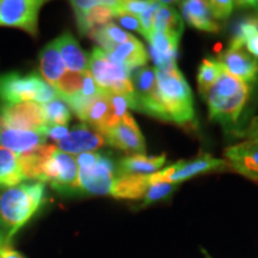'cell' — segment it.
I'll return each mask as SVG.
<instances>
[{
  "instance_id": "obj_40",
  "label": "cell",
  "mask_w": 258,
  "mask_h": 258,
  "mask_svg": "<svg viewBox=\"0 0 258 258\" xmlns=\"http://www.w3.org/2000/svg\"><path fill=\"white\" fill-rule=\"evenodd\" d=\"M247 50L250 51V54L254 57H258V34L253 35L252 37H250L249 40L245 43Z\"/></svg>"
},
{
  "instance_id": "obj_38",
  "label": "cell",
  "mask_w": 258,
  "mask_h": 258,
  "mask_svg": "<svg viewBox=\"0 0 258 258\" xmlns=\"http://www.w3.org/2000/svg\"><path fill=\"white\" fill-rule=\"evenodd\" d=\"M116 18L118 19V22H120L122 27L131 29V30L138 31L139 34L143 35V27H141L140 19H139V17H134V16H129V15H121Z\"/></svg>"
},
{
  "instance_id": "obj_19",
  "label": "cell",
  "mask_w": 258,
  "mask_h": 258,
  "mask_svg": "<svg viewBox=\"0 0 258 258\" xmlns=\"http://www.w3.org/2000/svg\"><path fill=\"white\" fill-rule=\"evenodd\" d=\"M180 38L164 34V32H153L148 38L152 51V57L157 64V69H167L177 66L176 59L178 53V43Z\"/></svg>"
},
{
  "instance_id": "obj_26",
  "label": "cell",
  "mask_w": 258,
  "mask_h": 258,
  "mask_svg": "<svg viewBox=\"0 0 258 258\" xmlns=\"http://www.w3.org/2000/svg\"><path fill=\"white\" fill-rule=\"evenodd\" d=\"M90 36L99 44V48L106 54H110L116 47L123 44L133 35L124 31L117 24L108 23L101 28H97L90 32Z\"/></svg>"
},
{
  "instance_id": "obj_33",
  "label": "cell",
  "mask_w": 258,
  "mask_h": 258,
  "mask_svg": "<svg viewBox=\"0 0 258 258\" xmlns=\"http://www.w3.org/2000/svg\"><path fill=\"white\" fill-rule=\"evenodd\" d=\"M179 184H173V183H166V182H157L150 185L146 195L144 198V202L141 207H147V206L153 205L159 201H163L171 196L173 191L177 189Z\"/></svg>"
},
{
  "instance_id": "obj_4",
  "label": "cell",
  "mask_w": 258,
  "mask_h": 258,
  "mask_svg": "<svg viewBox=\"0 0 258 258\" xmlns=\"http://www.w3.org/2000/svg\"><path fill=\"white\" fill-rule=\"evenodd\" d=\"M56 98L55 89L36 72H9L0 76V101L4 104L30 101L46 104Z\"/></svg>"
},
{
  "instance_id": "obj_20",
  "label": "cell",
  "mask_w": 258,
  "mask_h": 258,
  "mask_svg": "<svg viewBox=\"0 0 258 258\" xmlns=\"http://www.w3.org/2000/svg\"><path fill=\"white\" fill-rule=\"evenodd\" d=\"M165 161V154H159V156L132 154L118 161L116 175H152L161 170Z\"/></svg>"
},
{
  "instance_id": "obj_21",
  "label": "cell",
  "mask_w": 258,
  "mask_h": 258,
  "mask_svg": "<svg viewBox=\"0 0 258 258\" xmlns=\"http://www.w3.org/2000/svg\"><path fill=\"white\" fill-rule=\"evenodd\" d=\"M57 49L62 57L64 66L71 72H85L89 69V57L82 49L80 44L71 32H63L61 36L55 38Z\"/></svg>"
},
{
  "instance_id": "obj_39",
  "label": "cell",
  "mask_w": 258,
  "mask_h": 258,
  "mask_svg": "<svg viewBox=\"0 0 258 258\" xmlns=\"http://www.w3.org/2000/svg\"><path fill=\"white\" fill-rule=\"evenodd\" d=\"M69 129L67 127H62V125H48L46 129L47 138L53 139V140H62L69 135Z\"/></svg>"
},
{
  "instance_id": "obj_1",
  "label": "cell",
  "mask_w": 258,
  "mask_h": 258,
  "mask_svg": "<svg viewBox=\"0 0 258 258\" xmlns=\"http://www.w3.org/2000/svg\"><path fill=\"white\" fill-rule=\"evenodd\" d=\"M44 202V183H22L0 190V233L11 241Z\"/></svg>"
},
{
  "instance_id": "obj_27",
  "label": "cell",
  "mask_w": 258,
  "mask_h": 258,
  "mask_svg": "<svg viewBox=\"0 0 258 258\" xmlns=\"http://www.w3.org/2000/svg\"><path fill=\"white\" fill-rule=\"evenodd\" d=\"M166 4L169 3L163 2V5L158 10L156 18H154L153 32H164V34L180 38L183 29H184L182 16L175 9Z\"/></svg>"
},
{
  "instance_id": "obj_36",
  "label": "cell",
  "mask_w": 258,
  "mask_h": 258,
  "mask_svg": "<svg viewBox=\"0 0 258 258\" xmlns=\"http://www.w3.org/2000/svg\"><path fill=\"white\" fill-rule=\"evenodd\" d=\"M207 4L211 9L212 15L217 21H225L227 19L233 12L235 8V2H230V0H212L207 2Z\"/></svg>"
},
{
  "instance_id": "obj_15",
  "label": "cell",
  "mask_w": 258,
  "mask_h": 258,
  "mask_svg": "<svg viewBox=\"0 0 258 258\" xmlns=\"http://www.w3.org/2000/svg\"><path fill=\"white\" fill-rule=\"evenodd\" d=\"M218 61L222 64L225 71L243 80L244 83H254L258 77V60L246 53L243 48L230 49L222 51L218 57Z\"/></svg>"
},
{
  "instance_id": "obj_30",
  "label": "cell",
  "mask_w": 258,
  "mask_h": 258,
  "mask_svg": "<svg viewBox=\"0 0 258 258\" xmlns=\"http://www.w3.org/2000/svg\"><path fill=\"white\" fill-rule=\"evenodd\" d=\"M84 83V72H64L59 82L53 86L57 93V97L64 102L74 98L82 92Z\"/></svg>"
},
{
  "instance_id": "obj_37",
  "label": "cell",
  "mask_w": 258,
  "mask_h": 258,
  "mask_svg": "<svg viewBox=\"0 0 258 258\" xmlns=\"http://www.w3.org/2000/svg\"><path fill=\"white\" fill-rule=\"evenodd\" d=\"M235 135L239 138L246 139L245 141H258V116L252 118L246 129L241 132H237Z\"/></svg>"
},
{
  "instance_id": "obj_24",
  "label": "cell",
  "mask_w": 258,
  "mask_h": 258,
  "mask_svg": "<svg viewBox=\"0 0 258 258\" xmlns=\"http://www.w3.org/2000/svg\"><path fill=\"white\" fill-rule=\"evenodd\" d=\"M115 5L116 2H98L88 11L74 14L80 35H90L95 29L110 23L111 18H114Z\"/></svg>"
},
{
  "instance_id": "obj_17",
  "label": "cell",
  "mask_w": 258,
  "mask_h": 258,
  "mask_svg": "<svg viewBox=\"0 0 258 258\" xmlns=\"http://www.w3.org/2000/svg\"><path fill=\"white\" fill-rule=\"evenodd\" d=\"M57 150L55 145H42L18 156V166L23 179H43L44 166Z\"/></svg>"
},
{
  "instance_id": "obj_2",
  "label": "cell",
  "mask_w": 258,
  "mask_h": 258,
  "mask_svg": "<svg viewBox=\"0 0 258 258\" xmlns=\"http://www.w3.org/2000/svg\"><path fill=\"white\" fill-rule=\"evenodd\" d=\"M250 95L249 84L235 78L224 70L205 98L208 104L209 118L222 127L232 128L237 124Z\"/></svg>"
},
{
  "instance_id": "obj_25",
  "label": "cell",
  "mask_w": 258,
  "mask_h": 258,
  "mask_svg": "<svg viewBox=\"0 0 258 258\" xmlns=\"http://www.w3.org/2000/svg\"><path fill=\"white\" fill-rule=\"evenodd\" d=\"M64 66L55 41L48 43L40 53V71L49 85L54 86L64 74Z\"/></svg>"
},
{
  "instance_id": "obj_5",
  "label": "cell",
  "mask_w": 258,
  "mask_h": 258,
  "mask_svg": "<svg viewBox=\"0 0 258 258\" xmlns=\"http://www.w3.org/2000/svg\"><path fill=\"white\" fill-rule=\"evenodd\" d=\"M88 71L103 91L127 97L134 103L135 110L134 88L131 79V72L127 69L112 60L109 54L97 47L89 57Z\"/></svg>"
},
{
  "instance_id": "obj_35",
  "label": "cell",
  "mask_w": 258,
  "mask_h": 258,
  "mask_svg": "<svg viewBox=\"0 0 258 258\" xmlns=\"http://www.w3.org/2000/svg\"><path fill=\"white\" fill-rule=\"evenodd\" d=\"M163 5V2H152V4L150 5L146 11L139 17L140 19L141 27H143V36L148 41V38L152 36L153 34V25H154V18L159 10L160 6Z\"/></svg>"
},
{
  "instance_id": "obj_18",
  "label": "cell",
  "mask_w": 258,
  "mask_h": 258,
  "mask_svg": "<svg viewBox=\"0 0 258 258\" xmlns=\"http://www.w3.org/2000/svg\"><path fill=\"white\" fill-rule=\"evenodd\" d=\"M182 16L191 27L207 32L220 31V25L212 15L207 2L186 0L180 3Z\"/></svg>"
},
{
  "instance_id": "obj_14",
  "label": "cell",
  "mask_w": 258,
  "mask_h": 258,
  "mask_svg": "<svg viewBox=\"0 0 258 258\" xmlns=\"http://www.w3.org/2000/svg\"><path fill=\"white\" fill-rule=\"evenodd\" d=\"M106 145L105 138L86 124L76 125L69 135L57 141V148L69 154H82L95 152Z\"/></svg>"
},
{
  "instance_id": "obj_10",
  "label": "cell",
  "mask_w": 258,
  "mask_h": 258,
  "mask_svg": "<svg viewBox=\"0 0 258 258\" xmlns=\"http://www.w3.org/2000/svg\"><path fill=\"white\" fill-rule=\"evenodd\" d=\"M135 95V110L156 117L161 121H169L158 95L156 69L143 67L131 76Z\"/></svg>"
},
{
  "instance_id": "obj_32",
  "label": "cell",
  "mask_w": 258,
  "mask_h": 258,
  "mask_svg": "<svg viewBox=\"0 0 258 258\" xmlns=\"http://www.w3.org/2000/svg\"><path fill=\"white\" fill-rule=\"evenodd\" d=\"M42 105H43L48 125H62V127H66V124L71 121V117H72L71 109L67 105V103L62 99L56 98Z\"/></svg>"
},
{
  "instance_id": "obj_31",
  "label": "cell",
  "mask_w": 258,
  "mask_h": 258,
  "mask_svg": "<svg viewBox=\"0 0 258 258\" xmlns=\"http://www.w3.org/2000/svg\"><path fill=\"white\" fill-rule=\"evenodd\" d=\"M224 67L214 59H205L200 64L198 74V85L199 91L202 96H205L211 86L217 82L220 74L224 72Z\"/></svg>"
},
{
  "instance_id": "obj_28",
  "label": "cell",
  "mask_w": 258,
  "mask_h": 258,
  "mask_svg": "<svg viewBox=\"0 0 258 258\" xmlns=\"http://www.w3.org/2000/svg\"><path fill=\"white\" fill-rule=\"evenodd\" d=\"M23 180L18 166V156L0 145V188H11Z\"/></svg>"
},
{
  "instance_id": "obj_13",
  "label": "cell",
  "mask_w": 258,
  "mask_h": 258,
  "mask_svg": "<svg viewBox=\"0 0 258 258\" xmlns=\"http://www.w3.org/2000/svg\"><path fill=\"white\" fill-rule=\"evenodd\" d=\"M227 165L245 178L258 182V141H243L224 151Z\"/></svg>"
},
{
  "instance_id": "obj_23",
  "label": "cell",
  "mask_w": 258,
  "mask_h": 258,
  "mask_svg": "<svg viewBox=\"0 0 258 258\" xmlns=\"http://www.w3.org/2000/svg\"><path fill=\"white\" fill-rule=\"evenodd\" d=\"M150 185L148 175H116L110 196L117 200H140Z\"/></svg>"
},
{
  "instance_id": "obj_6",
  "label": "cell",
  "mask_w": 258,
  "mask_h": 258,
  "mask_svg": "<svg viewBox=\"0 0 258 258\" xmlns=\"http://www.w3.org/2000/svg\"><path fill=\"white\" fill-rule=\"evenodd\" d=\"M228 167L225 159H219L208 153L201 152L198 157L189 160H178L172 165L164 167L152 175H148L151 184L157 182H166L179 184L186 179L199 175L213 172V171L225 170Z\"/></svg>"
},
{
  "instance_id": "obj_8",
  "label": "cell",
  "mask_w": 258,
  "mask_h": 258,
  "mask_svg": "<svg viewBox=\"0 0 258 258\" xmlns=\"http://www.w3.org/2000/svg\"><path fill=\"white\" fill-rule=\"evenodd\" d=\"M44 4V0H0V27L21 29L36 37L38 15Z\"/></svg>"
},
{
  "instance_id": "obj_3",
  "label": "cell",
  "mask_w": 258,
  "mask_h": 258,
  "mask_svg": "<svg viewBox=\"0 0 258 258\" xmlns=\"http://www.w3.org/2000/svg\"><path fill=\"white\" fill-rule=\"evenodd\" d=\"M157 86L161 105L170 122L190 125L195 122L192 93L178 67L157 69Z\"/></svg>"
},
{
  "instance_id": "obj_22",
  "label": "cell",
  "mask_w": 258,
  "mask_h": 258,
  "mask_svg": "<svg viewBox=\"0 0 258 258\" xmlns=\"http://www.w3.org/2000/svg\"><path fill=\"white\" fill-rule=\"evenodd\" d=\"M109 56L117 63L122 64L129 72L143 69L148 62V54L144 44L137 37L132 36L123 44H120L109 54Z\"/></svg>"
},
{
  "instance_id": "obj_34",
  "label": "cell",
  "mask_w": 258,
  "mask_h": 258,
  "mask_svg": "<svg viewBox=\"0 0 258 258\" xmlns=\"http://www.w3.org/2000/svg\"><path fill=\"white\" fill-rule=\"evenodd\" d=\"M151 4L152 2H146V0H120V2H116L114 17H118L121 15L140 17L150 8Z\"/></svg>"
},
{
  "instance_id": "obj_16",
  "label": "cell",
  "mask_w": 258,
  "mask_h": 258,
  "mask_svg": "<svg viewBox=\"0 0 258 258\" xmlns=\"http://www.w3.org/2000/svg\"><path fill=\"white\" fill-rule=\"evenodd\" d=\"M47 137L43 133L9 128L0 124V145L15 152L17 156L46 144Z\"/></svg>"
},
{
  "instance_id": "obj_7",
  "label": "cell",
  "mask_w": 258,
  "mask_h": 258,
  "mask_svg": "<svg viewBox=\"0 0 258 258\" xmlns=\"http://www.w3.org/2000/svg\"><path fill=\"white\" fill-rule=\"evenodd\" d=\"M44 182H50L53 189L61 195L72 196L82 194L77 158L57 148L44 166L42 183Z\"/></svg>"
},
{
  "instance_id": "obj_29",
  "label": "cell",
  "mask_w": 258,
  "mask_h": 258,
  "mask_svg": "<svg viewBox=\"0 0 258 258\" xmlns=\"http://www.w3.org/2000/svg\"><path fill=\"white\" fill-rule=\"evenodd\" d=\"M258 34V10L251 16H247L235 25L230 40V49H239L253 35Z\"/></svg>"
},
{
  "instance_id": "obj_12",
  "label": "cell",
  "mask_w": 258,
  "mask_h": 258,
  "mask_svg": "<svg viewBox=\"0 0 258 258\" xmlns=\"http://www.w3.org/2000/svg\"><path fill=\"white\" fill-rule=\"evenodd\" d=\"M103 137L105 138L106 145L124 152H133L134 154H145L146 152L144 135L129 111Z\"/></svg>"
},
{
  "instance_id": "obj_9",
  "label": "cell",
  "mask_w": 258,
  "mask_h": 258,
  "mask_svg": "<svg viewBox=\"0 0 258 258\" xmlns=\"http://www.w3.org/2000/svg\"><path fill=\"white\" fill-rule=\"evenodd\" d=\"M0 124L21 131L37 132L44 135L48 127L43 105L34 101L14 104L3 103L0 105Z\"/></svg>"
},
{
  "instance_id": "obj_11",
  "label": "cell",
  "mask_w": 258,
  "mask_h": 258,
  "mask_svg": "<svg viewBox=\"0 0 258 258\" xmlns=\"http://www.w3.org/2000/svg\"><path fill=\"white\" fill-rule=\"evenodd\" d=\"M115 178V163L104 154L99 156L95 165L79 167V182L83 195H110Z\"/></svg>"
},
{
  "instance_id": "obj_41",
  "label": "cell",
  "mask_w": 258,
  "mask_h": 258,
  "mask_svg": "<svg viewBox=\"0 0 258 258\" xmlns=\"http://www.w3.org/2000/svg\"><path fill=\"white\" fill-rule=\"evenodd\" d=\"M202 251H203V253H205V258H213V257L211 256V254H209L208 252H206L205 250H202Z\"/></svg>"
}]
</instances>
